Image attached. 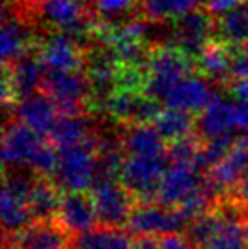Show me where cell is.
Instances as JSON below:
<instances>
[{
  "label": "cell",
  "mask_w": 248,
  "mask_h": 249,
  "mask_svg": "<svg viewBox=\"0 0 248 249\" xmlns=\"http://www.w3.org/2000/svg\"><path fill=\"white\" fill-rule=\"evenodd\" d=\"M100 132L95 129V122L87 114H61L48 141L58 151L75 148V146L99 142Z\"/></svg>",
  "instance_id": "obj_19"
},
{
  "label": "cell",
  "mask_w": 248,
  "mask_h": 249,
  "mask_svg": "<svg viewBox=\"0 0 248 249\" xmlns=\"http://www.w3.org/2000/svg\"><path fill=\"white\" fill-rule=\"evenodd\" d=\"M78 2H82L83 5H87V7H89V9H90V5H92L94 0H78Z\"/></svg>",
  "instance_id": "obj_34"
},
{
  "label": "cell",
  "mask_w": 248,
  "mask_h": 249,
  "mask_svg": "<svg viewBox=\"0 0 248 249\" xmlns=\"http://www.w3.org/2000/svg\"><path fill=\"white\" fill-rule=\"evenodd\" d=\"M153 125L165 141L175 142L187 136L195 134V121L192 114L175 108H163Z\"/></svg>",
  "instance_id": "obj_27"
},
{
  "label": "cell",
  "mask_w": 248,
  "mask_h": 249,
  "mask_svg": "<svg viewBox=\"0 0 248 249\" xmlns=\"http://www.w3.org/2000/svg\"><path fill=\"white\" fill-rule=\"evenodd\" d=\"M235 132H240L238 102L216 97L195 121V134L202 141L221 136H233Z\"/></svg>",
  "instance_id": "obj_16"
},
{
  "label": "cell",
  "mask_w": 248,
  "mask_h": 249,
  "mask_svg": "<svg viewBox=\"0 0 248 249\" xmlns=\"http://www.w3.org/2000/svg\"><path fill=\"white\" fill-rule=\"evenodd\" d=\"M245 5H247V10H248V0H247V3H245ZM242 51H243V53H247V54H248V41H247V43L242 46Z\"/></svg>",
  "instance_id": "obj_33"
},
{
  "label": "cell",
  "mask_w": 248,
  "mask_h": 249,
  "mask_svg": "<svg viewBox=\"0 0 248 249\" xmlns=\"http://www.w3.org/2000/svg\"><path fill=\"white\" fill-rule=\"evenodd\" d=\"M204 0H139L141 16L152 22L177 20L201 9Z\"/></svg>",
  "instance_id": "obj_25"
},
{
  "label": "cell",
  "mask_w": 248,
  "mask_h": 249,
  "mask_svg": "<svg viewBox=\"0 0 248 249\" xmlns=\"http://www.w3.org/2000/svg\"><path fill=\"white\" fill-rule=\"evenodd\" d=\"M36 48L44 70L82 71V68H85L87 48H82V41L70 34L51 33L41 39Z\"/></svg>",
  "instance_id": "obj_9"
},
{
  "label": "cell",
  "mask_w": 248,
  "mask_h": 249,
  "mask_svg": "<svg viewBox=\"0 0 248 249\" xmlns=\"http://www.w3.org/2000/svg\"><path fill=\"white\" fill-rule=\"evenodd\" d=\"M248 173V136L236 138L233 148L206 175L209 187L219 198H228Z\"/></svg>",
  "instance_id": "obj_10"
},
{
  "label": "cell",
  "mask_w": 248,
  "mask_h": 249,
  "mask_svg": "<svg viewBox=\"0 0 248 249\" xmlns=\"http://www.w3.org/2000/svg\"><path fill=\"white\" fill-rule=\"evenodd\" d=\"M43 144L44 136L34 132L16 119L7 121L2 138V161L5 170H16V168L29 170L31 160Z\"/></svg>",
  "instance_id": "obj_11"
},
{
  "label": "cell",
  "mask_w": 248,
  "mask_h": 249,
  "mask_svg": "<svg viewBox=\"0 0 248 249\" xmlns=\"http://www.w3.org/2000/svg\"><path fill=\"white\" fill-rule=\"evenodd\" d=\"M216 99L212 82L204 75H191L184 78L179 85H175L165 97V108H175L189 114L199 112L201 114L212 100Z\"/></svg>",
  "instance_id": "obj_17"
},
{
  "label": "cell",
  "mask_w": 248,
  "mask_h": 249,
  "mask_svg": "<svg viewBox=\"0 0 248 249\" xmlns=\"http://www.w3.org/2000/svg\"><path fill=\"white\" fill-rule=\"evenodd\" d=\"M211 37H214V19L201 9L177 19L172 33L173 48L186 53L194 61L211 43Z\"/></svg>",
  "instance_id": "obj_13"
},
{
  "label": "cell",
  "mask_w": 248,
  "mask_h": 249,
  "mask_svg": "<svg viewBox=\"0 0 248 249\" xmlns=\"http://www.w3.org/2000/svg\"><path fill=\"white\" fill-rule=\"evenodd\" d=\"M194 163H169L158 185L156 203L177 209L187 197H191L206 178Z\"/></svg>",
  "instance_id": "obj_12"
},
{
  "label": "cell",
  "mask_w": 248,
  "mask_h": 249,
  "mask_svg": "<svg viewBox=\"0 0 248 249\" xmlns=\"http://www.w3.org/2000/svg\"><path fill=\"white\" fill-rule=\"evenodd\" d=\"M97 146L99 142H89L58 151L53 180L61 192H87L92 188L99 164Z\"/></svg>",
  "instance_id": "obj_3"
},
{
  "label": "cell",
  "mask_w": 248,
  "mask_h": 249,
  "mask_svg": "<svg viewBox=\"0 0 248 249\" xmlns=\"http://www.w3.org/2000/svg\"><path fill=\"white\" fill-rule=\"evenodd\" d=\"M57 220L70 236H80L99 224L95 203L87 192H61Z\"/></svg>",
  "instance_id": "obj_15"
},
{
  "label": "cell",
  "mask_w": 248,
  "mask_h": 249,
  "mask_svg": "<svg viewBox=\"0 0 248 249\" xmlns=\"http://www.w3.org/2000/svg\"><path fill=\"white\" fill-rule=\"evenodd\" d=\"M133 234L123 227L97 226L92 231L73 237L75 249H133Z\"/></svg>",
  "instance_id": "obj_24"
},
{
  "label": "cell",
  "mask_w": 248,
  "mask_h": 249,
  "mask_svg": "<svg viewBox=\"0 0 248 249\" xmlns=\"http://www.w3.org/2000/svg\"><path fill=\"white\" fill-rule=\"evenodd\" d=\"M72 243L58 220L33 222L17 234H3V249H68Z\"/></svg>",
  "instance_id": "obj_14"
},
{
  "label": "cell",
  "mask_w": 248,
  "mask_h": 249,
  "mask_svg": "<svg viewBox=\"0 0 248 249\" xmlns=\"http://www.w3.org/2000/svg\"><path fill=\"white\" fill-rule=\"evenodd\" d=\"M226 220V215L223 209L218 205V209L191 220L186 227V237L194 249H204L214 239V236L219 232Z\"/></svg>",
  "instance_id": "obj_28"
},
{
  "label": "cell",
  "mask_w": 248,
  "mask_h": 249,
  "mask_svg": "<svg viewBox=\"0 0 248 249\" xmlns=\"http://www.w3.org/2000/svg\"><path fill=\"white\" fill-rule=\"evenodd\" d=\"M233 56L235 54H231V46L216 39L201 51L195 59V66L211 82L226 83L229 78H233Z\"/></svg>",
  "instance_id": "obj_21"
},
{
  "label": "cell",
  "mask_w": 248,
  "mask_h": 249,
  "mask_svg": "<svg viewBox=\"0 0 248 249\" xmlns=\"http://www.w3.org/2000/svg\"><path fill=\"white\" fill-rule=\"evenodd\" d=\"M7 2H14V3H22V2H26V0H7Z\"/></svg>",
  "instance_id": "obj_35"
},
{
  "label": "cell",
  "mask_w": 248,
  "mask_h": 249,
  "mask_svg": "<svg viewBox=\"0 0 248 249\" xmlns=\"http://www.w3.org/2000/svg\"><path fill=\"white\" fill-rule=\"evenodd\" d=\"M44 65L38 54V48H33L22 54L12 65L3 68L2 82V102L5 110H9L10 104L16 105L19 100L38 93L43 89Z\"/></svg>",
  "instance_id": "obj_5"
},
{
  "label": "cell",
  "mask_w": 248,
  "mask_h": 249,
  "mask_svg": "<svg viewBox=\"0 0 248 249\" xmlns=\"http://www.w3.org/2000/svg\"><path fill=\"white\" fill-rule=\"evenodd\" d=\"M228 198H231L236 205L242 207V209L248 213V173H247V177L242 180V183L236 187V190L233 192Z\"/></svg>",
  "instance_id": "obj_31"
},
{
  "label": "cell",
  "mask_w": 248,
  "mask_h": 249,
  "mask_svg": "<svg viewBox=\"0 0 248 249\" xmlns=\"http://www.w3.org/2000/svg\"><path fill=\"white\" fill-rule=\"evenodd\" d=\"M128 231L134 236H167L180 234L187 227V220L179 209L160 203H136L128 224Z\"/></svg>",
  "instance_id": "obj_7"
},
{
  "label": "cell",
  "mask_w": 248,
  "mask_h": 249,
  "mask_svg": "<svg viewBox=\"0 0 248 249\" xmlns=\"http://www.w3.org/2000/svg\"><path fill=\"white\" fill-rule=\"evenodd\" d=\"M214 36L219 37V41H223L228 46L242 48L248 41L247 5L231 10V12L219 17V19H214Z\"/></svg>",
  "instance_id": "obj_26"
},
{
  "label": "cell",
  "mask_w": 248,
  "mask_h": 249,
  "mask_svg": "<svg viewBox=\"0 0 248 249\" xmlns=\"http://www.w3.org/2000/svg\"><path fill=\"white\" fill-rule=\"evenodd\" d=\"M14 119L22 122L29 129L41 136H50L55 124L60 119V108L44 92L19 100L14 105Z\"/></svg>",
  "instance_id": "obj_18"
},
{
  "label": "cell",
  "mask_w": 248,
  "mask_h": 249,
  "mask_svg": "<svg viewBox=\"0 0 248 249\" xmlns=\"http://www.w3.org/2000/svg\"><path fill=\"white\" fill-rule=\"evenodd\" d=\"M61 192L60 187L50 177H38L31 190L29 207L34 222H51L57 220L60 209Z\"/></svg>",
  "instance_id": "obj_23"
},
{
  "label": "cell",
  "mask_w": 248,
  "mask_h": 249,
  "mask_svg": "<svg viewBox=\"0 0 248 249\" xmlns=\"http://www.w3.org/2000/svg\"><path fill=\"white\" fill-rule=\"evenodd\" d=\"M167 166V153L156 156L126 154L121 170V183L131 192L138 203H156V192Z\"/></svg>",
  "instance_id": "obj_4"
},
{
  "label": "cell",
  "mask_w": 248,
  "mask_h": 249,
  "mask_svg": "<svg viewBox=\"0 0 248 249\" xmlns=\"http://www.w3.org/2000/svg\"><path fill=\"white\" fill-rule=\"evenodd\" d=\"M133 249H160L158 239L153 236H141L134 241Z\"/></svg>",
  "instance_id": "obj_32"
},
{
  "label": "cell",
  "mask_w": 248,
  "mask_h": 249,
  "mask_svg": "<svg viewBox=\"0 0 248 249\" xmlns=\"http://www.w3.org/2000/svg\"><path fill=\"white\" fill-rule=\"evenodd\" d=\"M195 71V61L186 53L173 46H153L145 65V93L163 104L170 90Z\"/></svg>",
  "instance_id": "obj_1"
},
{
  "label": "cell",
  "mask_w": 248,
  "mask_h": 249,
  "mask_svg": "<svg viewBox=\"0 0 248 249\" xmlns=\"http://www.w3.org/2000/svg\"><path fill=\"white\" fill-rule=\"evenodd\" d=\"M24 5L31 9L34 22L50 27L53 33L70 34L78 41L87 39L89 43L95 36V19L89 7L78 0H36Z\"/></svg>",
  "instance_id": "obj_2"
},
{
  "label": "cell",
  "mask_w": 248,
  "mask_h": 249,
  "mask_svg": "<svg viewBox=\"0 0 248 249\" xmlns=\"http://www.w3.org/2000/svg\"><path fill=\"white\" fill-rule=\"evenodd\" d=\"M90 12L95 19L97 31L109 33L138 19L141 7L139 0H94Z\"/></svg>",
  "instance_id": "obj_20"
},
{
  "label": "cell",
  "mask_w": 248,
  "mask_h": 249,
  "mask_svg": "<svg viewBox=\"0 0 248 249\" xmlns=\"http://www.w3.org/2000/svg\"><path fill=\"white\" fill-rule=\"evenodd\" d=\"M160 249H194L189 239L182 234H167L158 237Z\"/></svg>",
  "instance_id": "obj_30"
},
{
  "label": "cell",
  "mask_w": 248,
  "mask_h": 249,
  "mask_svg": "<svg viewBox=\"0 0 248 249\" xmlns=\"http://www.w3.org/2000/svg\"><path fill=\"white\" fill-rule=\"evenodd\" d=\"M90 195L95 203L99 222L111 227L126 226L138 203L121 181H97Z\"/></svg>",
  "instance_id": "obj_8"
},
{
  "label": "cell",
  "mask_w": 248,
  "mask_h": 249,
  "mask_svg": "<svg viewBox=\"0 0 248 249\" xmlns=\"http://www.w3.org/2000/svg\"><path fill=\"white\" fill-rule=\"evenodd\" d=\"M245 2L247 0H204V10L212 19H219L231 10L243 7Z\"/></svg>",
  "instance_id": "obj_29"
},
{
  "label": "cell",
  "mask_w": 248,
  "mask_h": 249,
  "mask_svg": "<svg viewBox=\"0 0 248 249\" xmlns=\"http://www.w3.org/2000/svg\"><path fill=\"white\" fill-rule=\"evenodd\" d=\"M41 92L58 105L61 114H85V105L92 97L85 71L44 70Z\"/></svg>",
  "instance_id": "obj_6"
},
{
  "label": "cell",
  "mask_w": 248,
  "mask_h": 249,
  "mask_svg": "<svg viewBox=\"0 0 248 249\" xmlns=\"http://www.w3.org/2000/svg\"><path fill=\"white\" fill-rule=\"evenodd\" d=\"M123 132V148L133 156H156L165 154V139L153 124H128Z\"/></svg>",
  "instance_id": "obj_22"
}]
</instances>
